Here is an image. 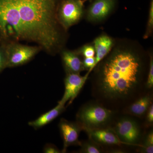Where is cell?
I'll use <instances>...</instances> for the list:
<instances>
[{
  "mask_svg": "<svg viewBox=\"0 0 153 153\" xmlns=\"http://www.w3.org/2000/svg\"><path fill=\"white\" fill-rule=\"evenodd\" d=\"M61 57L63 67L66 73H80L85 70L82 60L76 51L62 50Z\"/></svg>",
  "mask_w": 153,
  "mask_h": 153,
  "instance_id": "cell-12",
  "label": "cell"
},
{
  "mask_svg": "<svg viewBox=\"0 0 153 153\" xmlns=\"http://www.w3.org/2000/svg\"><path fill=\"white\" fill-rule=\"evenodd\" d=\"M83 13V2L81 0H64L57 7V19L65 31L78 23Z\"/></svg>",
  "mask_w": 153,
  "mask_h": 153,
  "instance_id": "cell-6",
  "label": "cell"
},
{
  "mask_svg": "<svg viewBox=\"0 0 153 153\" xmlns=\"http://www.w3.org/2000/svg\"><path fill=\"white\" fill-rule=\"evenodd\" d=\"M119 113L94 100L87 102L79 108L76 113V121L85 132L109 127Z\"/></svg>",
  "mask_w": 153,
  "mask_h": 153,
  "instance_id": "cell-3",
  "label": "cell"
},
{
  "mask_svg": "<svg viewBox=\"0 0 153 153\" xmlns=\"http://www.w3.org/2000/svg\"><path fill=\"white\" fill-rule=\"evenodd\" d=\"M76 52L79 55H82L84 57H95V49L94 46L91 45H85Z\"/></svg>",
  "mask_w": 153,
  "mask_h": 153,
  "instance_id": "cell-20",
  "label": "cell"
},
{
  "mask_svg": "<svg viewBox=\"0 0 153 153\" xmlns=\"http://www.w3.org/2000/svg\"><path fill=\"white\" fill-rule=\"evenodd\" d=\"M7 68L5 45H0V72Z\"/></svg>",
  "mask_w": 153,
  "mask_h": 153,
  "instance_id": "cell-21",
  "label": "cell"
},
{
  "mask_svg": "<svg viewBox=\"0 0 153 153\" xmlns=\"http://www.w3.org/2000/svg\"><path fill=\"white\" fill-rule=\"evenodd\" d=\"M137 151L141 153H153V131L152 128L146 131Z\"/></svg>",
  "mask_w": 153,
  "mask_h": 153,
  "instance_id": "cell-15",
  "label": "cell"
},
{
  "mask_svg": "<svg viewBox=\"0 0 153 153\" xmlns=\"http://www.w3.org/2000/svg\"><path fill=\"white\" fill-rule=\"evenodd\" d=\"M95 57H84V59L82 60V63L85 69L88 70L87 74H90V72L94 69L95 67Z\"/></svg>",
  "mask_w": 153,
  "mask_h": 153,
  "instance_id": "cell-22",
  "label": "cell"
},
{
  "mask_svg": "<svg viewBox=\"0 0 153 153\" xmlns=\"http://www.w3.org/2000/svg\"><path fill=\"white\" fill-rule=\"evenodd\" d=\"M66 109L65 105L58 102L57 105L54 108L43 114L35 120L29 122L28 125L35 129L41 128L52 122L63 113Z\"/></svg>",
  "mask_w": 153,
  "mask_h": 153,
  "instance_id": "cell-13",
  "label": "cell"
},
{
  "mask_svg": "<svg viewBox=\"0 0 153 153\" xmlns=\"http://www.w3.org/2000/svg\"><path fill=\"white\" fill-rule=\"evenodd\" d=\"M153 99L152 90L149 91L122 110L120 113L140 119L144 118L149 108L153 103Z\"/></svg>",
  "mask_w": 153,
  "mask_h": 153,
  "instance_id": "cell-10",
  "label": "cell"
},
{
  "mask_svg": "<svg viewBox=\"0 0 153 153\" xmlns=\"http://www.w3.org/2000/svg\"><path fill=\"white\" fill-rule=\"evenodd\" d=\"M97 65L91 94L106 107L120 113L149 91L143 60L133 51L116 50Z\"/></svg>",
  "mask_w": 153,
  "mask_h": 153,
  "instance_id": "cell-2",
  "label": "cell"
},
{
  "mask_svg": "<svg viewBox=\"0 0 153 153\" xmlns=\"http://www.w3.org/2000/svg\"><path fill=\"white\" fill-rule=\"evenodd\" d=\"M113 45L112 38L106 35H102L94 40V47L95 51V67L108 55Z\"/></svg>",
  "mask_w": 153,
  "mask_h": 153,
  "instance_id": "cell-14",
  "label": "cell"
},
{
  "mask_svg": "<svg viewBox=\"0 0 153 153\" xmlns=\"http://www.w3.org/2000/svg\"><path fill=\"white\" fill-rule=\"evenodd\" d=\"M44 152L45 153H60L62 151H60L55 145L52 144H47L45 145L43 149Z\"/></svg>",
  "mask_w": 153,
  "mask_h": 153,
  "instance_id": "cell-23",
  "label": "cell"
},
{
  "mask_svg": "<svg viewBox=\"0 0 153 153\" xmlns=\"http://www.w3.org/2000/svg\"><path fill=\"white\" fill-rule=\"evenodd\" d=\"M59 0H0V45L33 43L48 55L62 51L64 32L57 17Z\"/></svg>",
  "mask_w": 153,
  "mask_h": 153,
  "instance_id": "cell-1",
  "label": "cell"
},
{
  "mask_svg": "<svg viewBox=\"0 0 153 153\" xmlns=\"http://www.w3.org/2000/svg\"><path fill=\"white\" fill-rule=\"evenodd\" d=\"M89 74L82 76L79 73H66L64 79L65 91L62 98L58 102L68 106L71 104L84 86Z\"/></svg>",
  "mask_w": 153,
  "mask_h": 153,
  "instance_id": "cell-7",
  "label": "cell"
},
{
  "mask_svg": "<svg viewBox=\"0 0 153 153\" xmlns=\"http://www.w3.org/2000/svg\"><path fill=\"white\" fill-rule=\"evenodd\" d=\"M153 87V58L152 55H150L149 61V69L146 88L148 91L152 90Z\"/></svg>",
  "mask_w": 153,
  "mask_h": 153,
  "instance_id": "cell-17",
  "label": "cell"
},
{
  "mask_svg": "<svg viewBox=\"0 0 153 153\" xmlns=\"http://www.w3.org/2000/svg\"><path fill=\"white\" fill-rule=\"evenodd\" d=\"M109 127L128 146L139 147L146 131L137 118L119 113Z\"/></svg>",
  "mask_w": 153,
  "mask_h": 153,
  "instance_id": "cell-4",
  "label": "cell"
},
{
  "mask_svg": "<svg viewBox=\"0 0 153 153\" xmlns=\"http://www.w3.org/2000/svg\"><path fill=\"white\" fill-rule=\"evenodd\" d=\"M88 138L104 148L126 146L110 127L91 130L85 131Z\"/></svg>",
  "mask_w": 153,
  "mask_h": 153,
  "instance_id": "cell-9",
  "label": "cell"
},
{
  "mask_svg": "<svg viewBox=\"0 0 153 153\" xmlns=\"http://www.w3.org/2000/svg\"><path fill=\"white\" fill-rule=\"evenodd\" d=\"M7 68L25 65L31 61L42 49L39 46H29L20 42L6 44Z\"/></svg>",
  "mask_w": 153,
  "mask_h": 153,
  "instance_id": "cell-5",
  "label": "cell"
},
{
  "mask_svg": "<svg viewBox=\"0 0 153 153\" xmlns=\"http://www.w3.org/2000/svg\"><path fill=\"white\" fill-rule=\"evenodd\" d=\"M144 118L145 121L143 124L144 128L146 130L152 128L153 125V103L149 108Z\"/></svg>",
  "mask_w": 153,
  "mask_h": 153,
  "instance_id": "cell-18",
  "label": "cell"
},
{
  "mask_svg": "<svg viewBox=\"0 0 153 153\" xmlns=\"http://www.w3.org/2000/svg\"><path fill=\"white\" fill-rule=\"evenodd\" d=\"M58 126L63 141L62 153H66L68 147L80 146L81 141L79 140V137L82 130L79 124L76 121H71L61 118Z\"/></svg>",
  "mask_w": 153,
  "mask_h": 153,
  "instance_id": "cell-8",
  "label": "cell"
},
{
  "mask_svg": "<svg viewBox=\"0 0 153 153\" xmlns=\"http://www.w3.org/2000/svg\"><path fill=\"white\" fill-rule=\"evenodd\" d=\"M114 5V0H95L88 13V19L91 21L102 20L111 13Z\"/></svg>",
  "mask_w": 153,
  "mask_h": 153,
  "instance_id": "cell-11",
  "label": "cell"
},
{
  "mask_svg": "<svg viewBox=\"0 0 153 153\" xmlns=\"http://www.w3.org/2000/svg\"><path fill=\"white\" fill-rule=\"evenodd\" d=\"M146 33H145L144 38H149L152 34L153 29V2L152 0L150 7L149 12V19H148L147 27Z\"/></svg>",
  "mask_w": 153,
  "mask_h": 153,
  "instance_id": "cell-19",
  "label": "cell"
},
{
  "mask_svg": "<svg viewBox=\"0 0 153 153\" xmlns=\"http://www.w3.org/2000/svg\"><path fill=\"white\" fill-rule=\"evenodd\" d=\"M79 153H101L104 152L103 148L90 139L81 141Z\"/></svg>",
  "mask_w": 153,
  "mask_h": 153,
  "instance_id": "cell-16",
  "label": "cell"
}]
</instances>
